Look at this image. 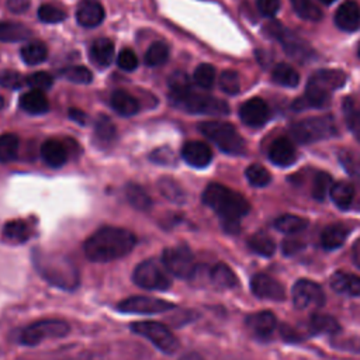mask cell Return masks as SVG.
<instances>
[{
    "mask_svg": "<svg viewBox=\"0 0 360 360\" xmlns=\"http://www.w3.org/2000/svg\"><path fill=\"white\" fill-rule=\"evenodd\" d=\"M210 277L211 281L219 288H232L238 283L235 273L224 263L215 264L210 271Z\"/></svg>",
    "mask_w": 360,
    "mask_h": 360,
    "instance_id": "d590c367",
    "label": "cell"
},
{
    "mask_svg": "<svg viewBox=\"0 0 360 360\" xmlns=\"http://www.w3.org/2000/svg\"><path fill=\"white\" fill-rule=\"evenodd\" d=\"M150 160L158 165H174L176 156L170 148H158L150 153Z\"/></svg>",
    "mask_w": 360,
    "mask_h": 360,
    "instance_id": "11a10c76",
    "label": "cell"
},
{
    "mask_svg": "<svg viewBox=\"0 0 360 360\" xmlns=\"http://www.w3.org/2000/svg\"><path fill=\"white\" fill-rule=\"evenodd\" d=\"M31 35V31L18 22L0 21V41L3 42H17L27 39Z\"/></svg>",
    "mask_w": 360,
    "mask_h": 360,
    "instance_id": "d6a6232c",
    "label": "cell"
},
{
    "mask_svg": "<svg viewBox=\"0 0 360 360\" xmlns=\"http://www.w3.org/2000/svg\"><path fill=\"white\" fill-rule=\"evenodd\" d=\"M69 117L75 121H77L79 124H84L86 120H87V115L84 114V111H80L77 108H70L69 110Z\"/></svg>",
    "mask_w": 360,
    "mask_h": 360,
    "instance_id": "91938a15",
    "label": "cell"
},
{
    "mask_svg": "<svg viewBox=\"0 0 360 360\" xmlns=\"http://www.w3.org/2000/svg\"><path fill=\"white\" fill-rule=\"evenodd\" d=\"M31 0H7L6 6L10 11L18 14V13H24L28 7H30Z\"/></svg>",
    "mask_w": 360,
    "mask_h": 360,
    "instance_id": "6f0895ef",
    "label": "cell"
},
{
    "mask_svg": "<svg viewBox=\"0 0 360 360\" xmlns=\"http://www.w3.org/2000/svg\"><path fill=\"white\" fill-rule=\"evenodd\" d=\"M131 329L135 333L148 339L160 352H163L166 354H172L179 349L177 338L165 325H162L159 322H153V321L135 322L131 325Z\"/></svg>",
    "mask_w": 360,
    "mask_h": 360,
    "instance_id": "9c48e42d",
    "label": "cell"
},
{
    "mask_svg": "<svg viewBox=\"0 0 360 360\" xmlns=\"http://www.w3.org/2000/svg\"><path fill=\"white\" fill-rule=\"evenodd\" d=\"M41 156L51 167H60L68 160V150L59 141L48 139L41 145Z\"/></svg>",
    "mask_w": 360,
    "mask_h": 360,
    "instance_id": "cb8c5ba5",
    "label": "cell"
},
{
    "mask_svg": "<svg viewBox=\"0 0 360 360\" xmlns=\"http://www.w3.org/2000/svg\"><path fill=\"white\" fill-rule=\"evenodd\" d=\"M329 194H330V198H332V201L335 202L336 207H339L342 210H346L353 202L354 188L350 183L342 180V181H338V183L332 184Z\"/></svg>",
    "mask_w": 360,
    "mask_h": 360,
    "instance_id": "f1b7e54d",
    "label": "cell"
},
{
    "mask_svg": "<svg viewBox=\"0 0 360 360\" xmlns=\"http://www.w3.org/2000/svg\"><path fill=\"white\" fill-rule=\"evenodd\" d=\"M169 87H170V93L186 91V90L191 89L190 79H188V76L184 72H180V70L174 72L169 77Z\"/></svg>",
    "mask_w": 360,
    "mask_h": 360,
    "instance_id": "db71d44e",
    "label": "cell"
},
{
    "mask_svg": "<svg viewBox=\"0 0 360 360\" xmlns=\"http://www.w3.org/2000/svg\"><path fill=\"white\" fill-rule=\"evenodd\" d=\"M248 329L257 338H266L273 333L277 319L271 311H259L246 318Z\"/></svg>",
    "mask_w": 360,
    "mask_h": 360,
    "instance_id": "ffe728a7",
    "label": "cell"
},
{
    "mask_svg": "<svg viewBox=\"0 0 360 360\" xmlns=\"http://www.w3.org/2000/svg\"><path fill=\"white\" fill-rule=\"evenodd\" d=\"M60 76H63L66 80L72 83L79 84H89L93 80L91 72L84 66H70L60 72Z\"/></svg>",
    "mask_w": 360,
    "mask_h": 360,
    "instance_id": "f6af8a7d",
    "label": "cell"
},
{
    "mask_svg": "<svg viewBox=\"0 0 360 360\" xmlns=\"http://www.w3.org/2000/svg\"><path fill=\"white\" fill-rule=\"evenodd\" d=\"M309 328L314 333L332 335V333H336L339 330V323L330 315L315 314V315H312V318L309 321Z\"/></svg>",
    "mask_w": 360,
    "mask_h": 360,
    "instance_id": "ab89813d",
    "label": "cell"
},
{
    "mask_svg": "<svg viewBox=\"0 0 360 360\" xmlns=\"http://www.w3.org/2000/svg\"><path fill=\"white\" fill-rule=\"evenodd\" d=\"M200 132L211 139L222 152L240 155L245 150V141L236 128L224 121H204L198 124Z\"/></svg>",
    "mask_w": 360,
    "mask_h": 360,
    "instance_id": "5b68a950",
    "label": "cell"
},
{
    "mask_svg": "<svg viewBox=\"0 0 360 360\" xmlns=\"http://www.w3.org/2000/svg\"><path fill=\"white\" fill-rule=\"evenodd\" d=\"M330 287L340 294L360 295V277L346 271H335L330 277Z\"/></svg>",
    "mask_w": 360,
    "mask_h": 360,
    "instance_id": "603a6c76",
    "label": "cell"
},
{
    "mask_svg": "<svg viewBox=\"0 0 360 360\" xmlns=\"http://www.w3.org/2000/svg\"><path fill=\"white\" fill-rule=\"evenodd\" d=\"M250 288L253 294L259 298L264 300H273V301H281L284 300V287L269 274H255L250 280Z\"/></svg>",
    "mask_w": 360,
    "mask_h": 360,
    "instance_id": "9a60e30c",
    "label": "cell"
},
{
    "mask_svg": "<svg viewBox=\"0 0 360 360\" xmlns=\"http://www.w3.org/2000/svg\"><path fill=\"white\" fill-rule=\"evenodd\" d=\"M76 20L84 28H93L104 20V8L97 0H82L76 10Z\"/></svg>",
    "mask_w": 360,
    "mask_h": 360,
    "instance_id": "e0dca14e",
    "label": "cell"
},
{
    "mask_svg": "<svg viewBox=\"0 0 360 360\" xmlns=\"http://www.w3.org/2000/svg\"><path fill=\"white\" fill-rule=\"evenodd\" d=\"M158 188L169 201L174 204H183L186 201L184 190L172 177H160L158 181Z\"/></svg>",
    "mask_w": 360,
    "mask_h": 360,
    "instance_id": "e575fe53",
    "label": "cell"
},
{
    "mask_svg": "<svg viewBox=\"0 0 360 360\" xmlns=\"http://www.w3.org/2000/svg\"><path fill=\"white\" fill-rule=\"evenodd\" d=\"M181 158L193 167H205L212 159V152L207 143L190 141L181 148Z\"/></svg>",
    "mask_w": 360,
    "mask_h": 360,
    "instance_id": "ac0fdd59",
    "label": "cell"
},
{
    "mask_svg": "<svg viewBox=\"0 0 360 360\" xmlns=\"http://www.w3.org/2000/svg\"><path fill=\"white\" fill-rule=\"evenodd\" d=\"M20 107L30 114L38 115L49 111V101L44 91L30 90L20 97Z\"/></svg>",
    "mask_w": 360,
    "mask_h": 360,
    "instance_id": "d4e9b609",
    "label": "cell"
},
{
    "mask_svg": "<svg viewBox=\"0 0 360 360\" xmlns=\"http://www.w3.org/2000/svg\"><path fill=\"white\" fill-rule=\"evenodd\" d=\"M343 115L346 124L354 138L360 141V103L352 97H346L343 100Z\"/></svg>",
    "mask_w": 360,
    "mask_h": 360,
    "instance_id": "83f0119b",
    "label": "cell"
},
{
    "mask_svg": "<svg viewBox=\"0 0 360 360\" xmlns=\"http://www.w3.org/2000/svg\"><path fill=\"white\" fill-rule=\"evenodd\" d=\"M136 285L145 290H166L170 287V278L163 264H159L153 259L139 263L132 274Z\"/></svg>",
    "mask_w": 360,
    "mask_h": 360,
    "instance_id": "30bf717a",
    "label": "cell"
},
{
    "mask_svg": "<svg viewBox=\"0 0 360 360\" xmlns=\"http://www.w3.org/2000/svg\"><path fill=\"white\" fill-rule=\"evenodd\" d=\"M292 302L298 309H316L323 305L325 294L319 284L301 278L292 287Z\"/></svg>",
    "mask_w": 360,
    "mask_h": 360,
    "instance_id": "4fadbf2b",
    "label": "cell"
},
{
    "mask_svg": "<svg viewBox=\"0 0 360 360\" xmlns=\"http://www.w3.org/2000/svg\"><path fill=\"white\" fill-rule=\"evenodd\" d=\"M335 24L342 31H356L360 27V7L354 0H347L335 13Z\"/></svg>",
    "mask_w": 360,
    "mask_h": 360,
    "instance_id": "d6986e66",
    "label": "cell"
},
{
    "mask_svg": "<svg viewBox=\"0 0 360 360\" xmlns=\"http://www.w3.org/2000/svg\"><path fill=\"white\" fill-rule=\"evenodd\" d=\"M245 174H246L248 181H249L252 186H255V187H264V186L269 184L270 180H271L270 173L267 172V169L263 167V166L259 165V163L250 165V166L246 169Z\"/></svg>",
    "mask_w": 360,
    "mask_h": 360,
    "instance_id": "ee69618b",
    "label": "cell"
},
{
    "mask_svg": "<svg viewBox=\"0 0 360 360\" xmlns=\"http://www.w3.org/2000/svg\"><path fill=\"white\" fill-rule=\"evenodd\" d=\"M114 44L107 38L96 39L90 46V59L93 63L105 68L114 59Z\"/></svg>",
    "mask_w": 360,
    "mask_h": 360,
    "instance_id": "484cf974",
    "label": "cell"
},
{
    "mask_svg": "<svg viewBox=\"0 0 360 360\" xmlns=\"http://www.w3.org/2000/svg\"><path fill=\"white\" fill-rule=\"evenodd\" d=\"M294 11L304 20L318 21L322 18V11L311 0H290Z\"/></svg>",
    "mask_w": 360,
    "mask_h": 360,
    "instance_id": "7bdbcfd3",
    "label": "cell"
},
{
    "mask_svg": "<svg viewBox=\"0 0 360 360\" xmlns=\"http://www.w3.org/2000/svg\"><path fill=\"white\" fill-rule=\"evenodd\" d=\"M219 87L226 94H236L240 90L239 75L235 70H224L219 76Z\"/></svg>",
    "mask_w": 360,
    "mask_h": 360,
    "instance_id": "c3c4849f",
    "label": "cell"
},
{
    "mask_svg": "<svg viewBox=\"0 0 360 360\" xmlns=\"http://www.w3.org/2000/svg\"><path fill=\"white\" fill-rule=\"evenodd\" d=\"M94 135H96L97 142L104 146L114 142V139L117 136V129H115V125L112 124V121L107 115H100L96 120Z\"/></svg>",
    "mask_w": 360,
    "mask_h": 360,
    "instance_id": "836d02e7",
    "label": "cell"
},
{
    "mask_svg": "<svg viewBox=\"0 0 360 360\" xmlns=\"http://www.w3.org/2000/svg\"><path fill=\"white\" fill-rule=\"evenodd\" d=\"M138 56L135 55V52L132 49H122L120 53H118V58H117V65L120 69L122 70H127V72H132L138 68Z\"/></svg>",
    "mask_w": 360,
    "mask_h": 360,
    "instance_id": "f5cc1de1",
    "label": "cell"
},
{
    "mask_svg": "<svg viewBox=\"0 0 360 360\" xmlns=\"http://www.w3.org/2000/svg\"><path fill=\"white\" fill-rule=\"evenodd\" d=\"M266 31L281 44L287 55H290L291 58L302 62L314 56L312 48L302 38L287 30L284 25L278 22H271L266 25Z\"/></svg>",
    "mask_w": 360,
    "mask_h": 360,
    "instance_id": "8fae6325",
    "label": "cell"
},
{
    "mask_svg": "<svg viewBox=\"0 0 360 360\" xmlns=\"http://www.w3.org/2000/svg\"><path fill=\"white\" fill-rule=\"evenodd\" d=\"M38 271L53 285L65 288V290H73L79 283V274L73 264H70L66 260L53 262L45 257H38Z\"/></svg>",
    "mask_w": 360,
    "mask_h": 360,
    "instance_id": "52a82bcc",
    "label": "cell"
},
{
    "mask_svg": "<svg viewBox=\"0 0 360 360\" xmlns=\"http://www.w3.org/2000/svg\"><path fill=\"white\" fill-rule=\"evenodd\" d=\"M332 177L326 172H319L312 183V197L318 201H322L326 197V193L330 191L332 187Z\"/></svg>",
    "mask_w": 360,
    "mask_h": 360,
    "instance_id": "bcb514c9",
    "label": "cell"
},
{
    "mask_svg": "<svg viewBox=\"0 0 360 360\" xmlns=\"http://www.w3.org/2000/svg\"><path fill=\"white\" fill-rule=\"evenodd\" d=\"M25 83V77H22L18 72L6 69L0 70V86L7 89H20Z\"/></svg>",
    "mask_w": 360,
    "mask_h": 360,
    "instance_id": "816d5d0a",
    "label": "cell"
},
{
    "mask_svg": "<svg viewBox=\"0 0 360 360\" xmlns=\"http://www.w3.org/2000/svg\"><path fill=\"white\" fill-rule=\"evenodd\" d=\"M162 264L169 273L180 278H190L197 270L194 256L186 245L166 248L162 252Z\"/></svg>",
    "mask_w": 360,
    "mask_h": 360,
    "instance_id": "7c38bea8",
    "label": "cell"
},
{
    "mask_svg": "<svg viewBox=\"0 0 360 360\" xmlns=\"http://www.w3.org/2000/svg\"><path fill=\"white\" fill-rule=\"evenodd\" d=\"M110 104L112 110L122 117H131L139 111L138 100L125 90L112 91L110 97Z\"/></svg>",
    "mask_w": 360,
    "mask_h": 360,
    "instance_id": "7402d4cb",
    "label": "cell"
},
{
    "mask_svg": "<svg viewBox=\"0 0 360 360\" xmlns=\"http://www.w3.org/2000/svg\"><path fill=\"white\" fill-rule=\"evenodd\" d=\"M170 101L177 108H181L191 114L226 115L229 112V107L225 101L197 93L193 89L181 93H170Z\"/></svg>",
    "mask_w": 360,
    "mask_h": 360,
    "instance_id": "277c9868",
    "label": "cell"
},
{
    "mask_svg": "<svg viewBox=\"0 0 360 360\" xmlns=\"http://www.w3.org/2000/svg\"><path fill=\"white\" fill-rule=\"evenodd\" d=\"M307 225L308 221L305 218L292 214H284L274 221V226L284 233H298L305 229Z\"/></svg>",
    "mask_w": 360,
    "mask_h": 360,
    "instance_id": "8d00e7d4",
    "label": "cell"
},
{
    "mask_svg": "<svg viewBox=\"0 0 360 360\" xmlns=\"http://www.w3.org/2000/svg\"><path fill=\"white\" fill-rule=\"evenodd\" d=\"M25 83L32 89V90H48L52 87L53 77L48 72H34L32 75L25 77Z\"/></svg>",
    "mask_w": 360,
    "mask_h": 360,
    "instance_id": "f907efd6",
    "label": "cell"
},
{
    "mask_svg": "<svg viewBox=\"0 0 360 360\" xmlns=\"http://www.w3.org/2000/svg\"><path fill=\"white\" fill-rule=\"evenodd\" d=\"M125 195L129 204L139 211H148L152 207L150 197L148 195L145 188L136 183H127Z\"/></svg>",
    "mask_w": 360,
    "mask_h": 360,
    "instance_id": "4dcf8cb0",
    "label": "cell"
},
{
    "mask_svg": "<svg viewBox=\"0 0 360 360\" xmlns=\"http://www.w3.org/2000/svg\"><path fill=\"white\" fill-rule=\"evenodd\" d=\"M271 77L277 84H281L285 87H295L300 82V76L295 72V69L287 63H278L273 69Z\"/></svg>",
    "mask_w": 360,
    "mask_h": 360,
    "instance_id": "74e56055",
    "label": "cell"
},
{
    "mask_svg": "<svg viewBox=\"0 0 360 360\" xmlns=\"http://www.w3.org/2000/svg\"><path fill=\"white\" fill-rule=\"evenodd\" d=\"M347 235H349L347 226L342 224H332L322 231L321 243L325 249H329V250L338 249L345 243Z\"/></svg>",
    "mask_w": 360,
    "mask_h": 360,
    "instance_id": "4316f807",
    "label": "cell"
},
{
    "mask_svg": "<svg viewBox=\"0 0 360 360\" xmlns=\"http://www.w3.org/2000/svg\"><path fill=\"white\" fill-rule=\"evenodd\" d=\"M353 260L356 266L360 269V239L356 240V243L353 245Z\"/></svg>",
    "mask_w": 360,
    "mask_h": 360,
    "instance_id": "94428289",
    "label": "cell"
},
{
    "mask_svg": "<svg viewBox=\"0 0 360 360\" xmlns=\"http://www.w3.org/2000/svg\"><path fill=\"white\" fill-rule=\"evenodd\" d=\"M167 58H169L167 45L162 41H156L148 48L145 53V63L148 66H160L167 60Z\"/></svg>",
    "mask_w": 360,
    "mask_h": 360,
    "instance_id": "b9f144b4",
    "label": "cell"
},
{
    "mask_svg": "<svg viewBox=\"0 0 360 360\" xmlns=\"http://www.w3.org/2000/svg\"><path fill=\"white\" fill-rule=\"evenodd\" d=\"M136 238L132 232L117 226H103L90 235L83 243L89 260L105 263L127 256L135 246Z\"/></svg>",
    "mask_w": 360,
    "mask_h": 360,
    "instance_id": "6da1fadb",
    "label": "cell"
},
{
    "mask_svg": "<svg viewBox=\"0 0 360 360\" xmlns=\"http://www.w3.org/2000/svg\"><path fill=\"white\" fill-rule=\"evenodd\" d=\"M38 18L42 22L55 24V22L63 21L66 18V13L62 8H58L52 4H42L38 8Z\"/></svg>",
    "mask_w": 360,
    "mask_h": 360,
    "instance_id": "681fc988",
    "label": "cell"
},
{
    "mask_svg": "<svg viewBox=\"0 0 360 360\" xmlns=\"http://www.w3.org/2000/svg\"><path fill=\"white\" fill-rule=\"evenodd\" d=\"M322 3H325V4H330V3H333L335 0H321Z\"/></svg>",
    "mask_w": 360,
    "mask_h": 360,
    "instance_id": "e7e4bbea",
    "label": "cell"
},
{
    "mask_svg": "<svg viewBox=\"0 0 360 360\" xmlns=\"http://www.w3.org/2000/svg\"><path fill=\"white\" fill-rule=\"evenodd\" d=\"M180 360H204V359L195 353H188V354H184Z\"/></svg>",
    "mask_w": 360,
    "mask_h": 360,
    "instance_id": "6125c7cd",
    "label": "cell"
},
{
    "mask_svg": "<svg viewBox=\"0 0 360 360\" xmlns=\"http://www.w3.org/2000/svg\"><path fill=\"white\" fill-rule=\"evenodd\" d=\"M4 107V98L0 96V110Z\"/></svg>",
    "mask_w": 360,
    "mask_h": 360,
    "instance_id": "be15d7a7",
    "label": "cell"
},
{
    "mask_svg": "<svg viewBox=\"0 0 360 360\" xmlns=\"http://www.w3.org/2000/svg\"><path fill=\"white\" fill-rule=\"evenodd\" d=\"M194 82L202 89H211L215 80V69L212 65L201 63L194 70Z\"/></svg>",
    "mask_w": 360,
    "mask_h": 360,
    "instance_id": "7dc6e473",
    "label": "cell"
},
{
    "mask_svg": "<svg viewBox=\"0 0 360 360\" xmlns=\"http://www.w3.org/2000/svg\"><path fill=\"white\" fill-rule=\"evenodd\" d=\"M259 11L266 17H273L280 8V0H257Z\"/></svg>",
    "mask_w": 360,
    "mask_h": 360,
    "instance_id": "9f6ffc18",
    "label": "cell"
},
{
    "mask_svg": "<svg viewBox=\"0 0 360 360\" xmlns=\"http://www.w3.org/2000/svg\"><path fill=\"white\" fill-rule=\"evenodd\" d=\"M3 235L6 239H8L11 242L22 243L31 238V228L22 219H13V221H8L4 224Z\"/></svg>",
    "mask_w": 360,
    "mask_h": 360,
    "instance_id": "f546056e",
    "label": "cell"
},
{
    "mask_svg": "<svg viewBox=\"0 0 360 360\" xmlns=\"http://www.w3.org/2000/svg\"><path fill=\"white\" fill-rule=\"evenodd\" d=\"M248 245L255 253H257L260 256H264V257H270L276 250L274 240L263 232H257V233L252 235Z\"/></svg>",
    "mask_w": 360,
    "mask_h": 360,
    "instance_id": "f35d334b",
    "label": "cell"
},
{
    "mask_svg": "<svg viewBox=\"0 0 360 360\" xmlns=\"http://www.w3.org/2000/svg\"><path fill=\"white\" fill-rule=\"evenodd\" d=\"M239 117L249 127H262L269 120V107L262 98L255 97L240 105Z\"/></svg>",
    "mask_w": 360,
    "mask_h": 360,
    "instance_id": "2e32d148",
    "label": "cell"
},
{
    "mask_svg": "<svg viewBox=\"0 0 360 360\" xmlns=\"http://www.w3.org/2000/svg\"><path fill=\"white\" fill-rule=\"evenodd\" d=\"M20 55L27 65H38L46 59L48 48L41 41H30L21 48Z\"/></svg>",
    "mask_w": 360,
    "mask_h": 360,
    "instance_id": "1f68e13d",
    "label": "cell"
},
{
    "mask_svg": "<svg viewBox=\"0 0 360 360\" xmlns=\"http://www.w3.org/2000/svg\"><path fill=\"white\" fill-rule=\"evenodd\" d=\"M174 305L169 301L153 297H129L118 302V309L127 314H158L172 309Z\"/></svg>",
    "mask_w": 360,
    "mask_h": 360,
    "instance_id": "5bb4252c",
    "label": "cell"
},
{
    "mask_svg": "<svg viewBox=\"0 0 360 360\" xmlns=\"http://www.w3.org/2000/svg\"><path fill=\"white\" fill-rule=\"evenodd\" d=\"M346 82V75L338 69H321L316 70L307 83L305 96L297 100L295 108L301 110L308 107L321 108L326 105L335 90L340 89Z\"/></svg>",
    "mask_w": 360,
    "mask_h": 360,
    "instance_id": "3957f363",
    "label": "cell"
},
{
    "mask_svg": "<svg viewBox=\"0 0 360 360\" xmlns=\"http://www.w3.org/2000/svg\"><path fill=\"white\" fill-rule=\"evenodd\" d=\"M202 202L217 212L228 232H238L240 218L250 210L249 202L242 194L219 183H211L205 187Z\"/></svg>",
    "mask_w": 360,
    "mask_h": 360,
    "instance_id": "7a4b0ae2",
    "label": "cell"
},
{
    "mask_svg": "<svg viewBox=\"0 0 360 360\" xmlns=\"http://www.w3.org/2000/svg\"><path fill=\"white\" fill-rule=\"evenodd\" d=\"M338 127L330 115L311 117L291 125V135L301 143H312L335 136Z\"/></svg>",
    "mask_w": 360,
    "mask_h": 360,
    "instance_id": "8992f818",
    "label": "cell"
},
{
    "mask_svg": "<svg viewBox=\"0 0 360 360\" xmlns=\"http://www.w3.org/2000/svg\"><path fill=\"white\" fill-rule=\"evenodd\" d=\"M20 139L14 134H1L0 135V162L8 163L15 159L18 153Z\"/></svg>",
    "mask_w": 360,
    "mask_h": 360,
    "instance_id": "60d3db41",
    "label": "cell"
},
{
    "mask_svg": "<svg viewBox=\"0 0 360 360\" xmlns=\"http://www.w3.org/2000/svg\"><path fill=\"white\" fill-rule=\"evenodd\" d=\"M301 248H302V243L298 242V240H295V239H287V240H284V243H283V250H284L285 255H292V253H295L297 250H300Z\"/></svg>",
    "mask_w": 360,
    "mask_h": 360,
    "instance_id": "680465c9",
    "label": "cell"
},
{
    "mask_svg": "<svg viewBox=\"0 0 360 360\" xmlns=\"http://www.w3.org/2000/svg\"><path fill=\"white\" fill-rule=\"evenodd\" d=\"M269 158L277 166H290L295 160L294 145L285 136L277 138L269 149Z\"/></svg>",
    "mask_w": 360,
    "mask_h": 360,
    "instance_id": "44dd1931",
    "label": "cell"
},
{
    "mask_svg": "<svg viewBox=\"0 0 360 360\" xmlns=\"http://www.w3.org/2000/svg\"><path fill=\"white\" fill-rule=\"evenodd\" d=\"M359 56H360V45H359Z\"/></svg>",
    "mask_w": 360,
    "mask_h": 360,
    "instance_id": "03108f58",
    "label": "cell"
},
{
    "mask_svg": "<svg viewBox=\"0 0 360 360\" xmlns=\"http://www.w3.org/2000/svg\"><path fill=\"white\" fill-rule=\"evenodd\" d=\"M69 332V325L60 319H41L25 326L20 333V342L28 346L38 345L48 339L63 338Z\"/></svg>",
    "mask_w": 360,
    "mask_h": 360,
    "instance_id": "ba28073f",
    "label": "cell"
}]
</instances>
